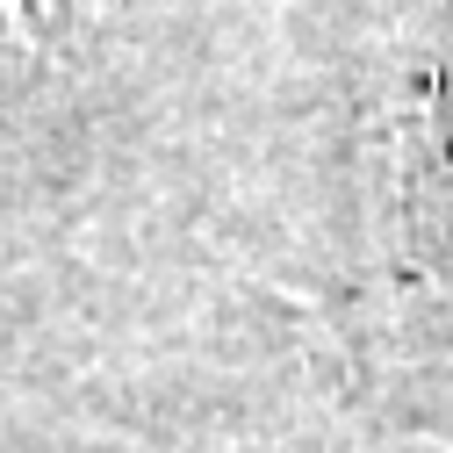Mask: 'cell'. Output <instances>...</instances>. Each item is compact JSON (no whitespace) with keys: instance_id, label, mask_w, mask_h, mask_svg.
Listing matches in <instances>:
<instances>
[{"instance_id":"obj_1","label":"cell","mask_w":453,"mask_h":453,"mask_svg":"<svg viewBox=\"0 0 453 453\" xmlns=\"http://www.w3.org/2000/svg\"><path fill=\"white\" fill-rule=\"evenodd\" d=\"M446 195H453V101H446Z\"/></svg>"}]
</instances>
